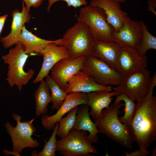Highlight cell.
<instances>
[{
	"label": "cell",
	"instance_id": "cell-1",
	"mask_svg": "<svg viewBox=\"0 0 156 156\" xmlns=\"http://www.w3.org/2000/svg\"><path fill=\"white\" fill-rule=\"evenodd\" d=\"M153 94L149 92L138 101L129 126L133 141L144 151L156 140V97Z\"/></svg>",
	"mask_w": 156,
	"mask_h": 156
},
{
	"label": "cell",
	"instance_id": "cell-12",
	"mask_svg": "<svg viewBox=\"0 0 156 156\" xmlns=\"http://www.w3.org/2000/svg\"><path fill=\"white\" fill-rule=\"evenodd\" d=\"M142 34L140 21H133L127 16L125 18L122 27L118 31H114L112 37L114 42L122 46L137 49L141 43Z\"/></svg>",
	"mask_w": 156,
	"mask_h": 156
},
{
	"label": "cell",
	"instance_id": "cell-35",
	"mask_svg": "<svg viewBox=\"0 0 156 156\" xmlns=\"http://www.w3.org/2000/svg\"><path fill=\"white\" fill-rule=\"evenodd\" d=\"M156 155V146H155L152 151L151 156H155Z\"/></svg>",
	"mask_w": 156,
	"mask_h": 156
},
{
	"label": "cell",
	"instance_id": "cell-5",
	"mask_svg": "<svg viewBox=\"0 0 156 156\" xmlns=\"http://www.w3.org/2000/svg\"><path fill=\"white\" fill-rule=\"evenodd\" d=\"M77 20L88 26L96 40L105 43L114 42L112 37L114 30L108 23L103 9L97 6H85L80 9Z\"/></svg>",
	"mask_w": 156,
	"mask_h": 156
},
{
	"label": "cell",
	"instance_id": "cell-26",
	"mask_svg": "<svg viewBox=\"0 0 156 156\" xmlns=\"http://www.w3.org/2000/svg\"><path fill=\"white\" fill-rule=\"evenodd\" d=\"M140 22L142 28V37L137 49L139 55L142 56L146 55L147 51L150 49H156V37L149 32L146 25L143 21Z\"/></svg>",
	"mask_w": 156,
	"mask_h": 156
},
{
	"label": "cell",
	"instance_id": "cell-34",
	"mask_svg": "<svg viewBox=\"0 0 156 156\" xmlns=\"http://www.w3.org/2000/svg\"><path fill=\"white\" fill-rule=\"evenodd\" d=\"M3 152L4 154L6 155H8L11 154L15 156H19L18 154L12 151H10L6 150H3Z\"/></svg>",
	"mask_w": 156,
	"mask_h": 156
},
{
	"label": "cell",
	"instance_id": "cell-21",
	"mask_svg": "<svg viewBox=\"0 0 156 156\" xmlns=\"http://www.w3.org/2000/svg\"><path fill=\"white\" fill-rule=\"evenodd\" d=\"M55 40H46L35 35L27 30L24 25L19 37L18 43L23 46L26 53L30 55H40V53L49 43Z\"/></svg>",
	"mask_w": 156,
	"mask_h": 156
},
{
	"label": "cell",
	"instance_id": "cell-13",
	"mask_svg": "<svg viewBox=\"0 0 156 156\" xmlns=\"http://www.w3.org/2000/svg\"><path fill=\"white\" fill-rule=\"evenodd\" d=\"M87 94L78 92H72L68 94L62 105L54 115L49 116L46 114L43 115L41 122L45 129L51 130L53 129L57 122L66 113L72 109L83 104H87Z\"/></svg>",
	"mask_w": 156,
	"mask_h": 156
},
{
	"label": "cell",
	"instance_id": "cell-10",
	"mask_svg": "<svg viewBox=\"0 0 156 156\" xmlns=\"http://www.w3.org/2000/svg\"><path fill=\"white\" fill-rule=\"evenodd\" d=\"M146 55L140 56L137 49L122 46L118 57L116 71L123 77L146 68Z\"/></svg>",
	"mask_w": 156,
	"mask_h": 156
},
{
	"label": "cell",
	"instance_id": "cell-15",
	"mask_svg": "<svg viewBox=\"0 0 156 156\" xmlns=\"http://www.w3.org/2000/svg\"><path fill=\"white\" fill-rule=\"evenodd\" d=\"M68 86L65 92L67 94L78 92L87 93L97 91H112L111 86L101 85L86 73L80 70L68 80Z\"/></svg>",
	"mask_w": 156,
	"mask_h": 156
},
{
	"label": "cell",
	"instance_id": "cell-3",
	"mask_svg": "<svg viewBox=\"0 0 156 156\" xmlns=\"http://www.w3.org/2000/svg\"><path fill=\"white\" fill-rule=\"evenodd\" d=\"M95 38L88 26L78 21L69 28L62 38L55 40L53 43L66 47L71 59L91 54L95 41Z\"/></svg>",
	"mask_w": 156,
	"mask_h": 156
},
{
	"label": "cell",
	"instance_id": "cell-24",
	"mask_svg": "<svg viewBox=\"0 0 156 156\" xmlns=\"http://www.w3.org/2000/svg\"><path fill=\"white\" fill-rule=\"evenodd\" d=\"M78 107V106H76L70 111L66 116L62 118L59 121L56 135L61 139L66 137L73 128Z\"/></svg>",
	"mask_w": 156,
	"mask_h": 156
},
{
	"label": "cell",
	"instance_id": "cell-18",
	"mask_svg": "<svg viewBox=\"0 0 156 156\" xmlns=\"http://www.w3.org/2000/svg\"><path fill=\"white\" fill-rule=\"evenodd\" d=\"M87 104L91 107L89 114L95 122L101 116L102 110L108 107L112 101V97L121 94L113 92L97 91L88 93Z\"/></svg>",
	"mask_w": 156,
	"mask_h": 156
},
{
	"label": "cell",
	"instance_id": "cell-9",
	"mask_svg": "<svg viewBox=\"0 0 156 156\" xmlns=\"http://www.w3.org/2000/svg\"><path fill=\"white\" fill-rule=\"evenodd\" d=\"M81 70L103 86H117L123 77L103 60L92 54L86 56Z\"/></svg>",
	"mask_w": 156,
	"mask_h": 156
},
{
	"label": "cell",
	"instance_id": "cell-11",
	"mask_svg": "<svg viewBox=\"0 0 156 156\" xmlns=\"http://www.w3.org/2000/svg\"><path fill=\"white\" fill-rule=\"evenodd\" d=\"M85 58L86 56H83L73 59L70 57L61 59L51 70V77L65 91L68 79L81 69Z\"/></svg>",
	"mask_w": 156,
	"mask_h": 156
},
{
	"label": "cell",
	"instance_id": "cell-27",
	"mask_svg": "<svg viewBox=\"0 0 156 156\" xmlns=\"http://www.w3.org/2000/svg\"><path fill=\"white\" fill-rule=\"evenodd\" d=\"M59 125V122L55 124L51 135L49 140H44L45 144L43 148L40 152L37 153L36 151H33L31 155L34 156H55L56 151L57 140L56 138L57 132Z\"/></svg>",
	"mask_w": 156,
	"mask_h": 156
},
{
	"label": "cell",
	"instance_id": "cell-17",
	"mask_svg": "<svg viewBox=\"0 0 156 156\" xmlns=\"http://www.w3.org/2000/svg\"><path fill=\"white\" fill-rule=\"evenodd\" d=\"M97 6L104 11L108 23L114 31H118L123 26L127 12L122 10L120 2L115 0H92L89 4Z\"/></svg>",
	"mask_w": 156,
	"mask_h": 156
},
{
	"label": "cell",
	"instance_id": "cell-8",
	"mask_svg": "<svg viewBox=\"0 0 156 156\" xmlns=\"http://www.w3.org/2000/svg\"><path fill=\"white\" fill-rule=\"evenodd\" d=\"M150 75L148 69L143 68L123 77L120 82L113 89L133 101H138L148 93Z\"/></svg>",
	"mask_w": 156,
	"mask_h": 156
},
{
	"label": "cell",
	"instance_id": "cell-6",
	"mask_svg": "<svg viewBox=\"0 0 156 156\" xmlns=\"http://www.w3.org/2000/svg\"><path fill=\"white\" fill-rule=\"evenodd\" d=\"M12 116L16 122V126L13 127L8 121L4 123L7 132L12 140V151L21 156V153L25 148L38 147L39 142L31 137L36 131L33 123L35 117L30 120L21 122L22 117L20 115L14 114Z\"/></svg>",
	"mask_w": 156,
	"mask_h": 156
},
{
	"label": "cell",
	"instance_id": "cell-28",
	"mask_svg": "<svg viewBox=\"0 0 156 156\" xmlns=\"http://www.w3.org/2000/svg\"><path fill=\"white\" fill-rule=\"evenodd\" d=\"M60 1L66 2L67 6L69 7L73 6L76 8L83 5L86 6L87 4V0H48L47 12H49L51 7L54 3Z\"/></svg>",
	"mask_w": 156,
	"mask_h": 156
},
{
	"label": "cell",
	"instance_id": "cell-19",
	"mask_svg": "<svg viewBox=\"0 0 156 156\" xmlns=\"http://www.w3.org/2000/svg\"><path fill=\"white\" fill-rule=\"evenodd\" d=\"M122 46L115 42L105 43L96 40L91 54L103 60L116 70L118 60Z\"/></svg>",
	"mask_w": 156,
	"mask_h": 156
},
{
	"label": "cell",
	"instance_id": "cell-29",
	"mask_svg": "<svg viewBox=\"0 0 156 156\" xmlns=\"http://www.w3.org/2000/svg\"><path fill=\"white\" fill-rule=\"evenodd\" d=\"M44 0H23V2L25 4L27 10L30 11V8L31 6L34 8H37L42 4Z\"/></svg>",
	"mask_w": 156,
	"mask_h": 156
},
{
	"label": "cell",
	"instance_id": "cell-31",
	"mask_svg": "<svg viewBox=\"0 0 156 156\" xmlns=\"http://www.w3.org/2000/svg\"><path fill=\"white\" fill-rule=\"evenodd\" d=\"M148 5L147 10L153 13L156 16V12L155 8L156 7V0H149L147 2Z\"/></svg>",
	"mask_w": 156,
	"mask_h": 156
},
{
	"label": "cell",
	"instance_id": "cell-32",
	"mask_svg": "<svg viewBox=\"0 0 156 156\" xmlns=\"http://www.w3.org/2000/svg\"><path fill=\"white\" fill-rule=\"evenodd\" d=\"M156 86V73L151 77L149 84V92H153L154 88Z\"/></svg>",
	"mask_w": 156,
	"mask_h": 156
},
{
	"label": "cell",
	"instance_id": "cell-22",
	"mask_svg": "<svg viewBox=\"0 0 156 156\" xmlns=\"http://www.w3.org/2000/svg\"><path fill=\"white\" fill-rule=\"evenodd\" d=\"M40 84L35 90L34 96L36 103V116H39L46 114L48 104L52 102L50 91L46 80L40 82Z\"/></svg>",
	"mask_w": 156,
	"mask_h": 156
},
{
	"label": "cell",
	"instance_id": "cell-14",
	"mask_svg": "<svg viewBox=\"0 0 156 156\" xmlns=\"http://www.w3.org/2000/svg\"><path fill=\"white\" fill-rule=\"evenodd\" d=\"M40 55L43 56V61L40 70L33 81L34 83H37L43 80L48 75L53 67L59 61L70 57L69 52L66 47L55 44L53 42L48 44L40 51Z\"/></svg>",
	"mask_w": 156,
	"mask_h": 156
},
{
	"label": "cell",
	"instance_id": "cell-7",
	"mask_svg": "<svg viewBox=\"0 0 156 156\" xmlns=\"http://www.w3.org/2000/svg\"><path fill=\"white\" fill-rule=\"evenodd\" d=\"M88 132L73 128L65 138L57 140L56 151L64 156H91L98 154L88 140Z\"/></svg>",
	"mask_w": 156,
	"mask_h": 156
},
{
	"label": "cell",
	"instance_id": "cell-2",
	"mask_svg": "<svg viewBox=\"0 0 156 156\" xmlns=\"http://www.w3.org/2000/svg\"><path fill=\"white\" fill-rule=\"evenodd\" d=\"M123 105L121 101L114 102L102 110L101 116L94 122L100 133L125 148L131 149L133 141L129 127L123 124L118 119L121 113L120 109Z\"/></svg>",
	"mask_w": 156,
	"mask_h": 156
},
{
	"label": "cell",
	"instance_id": "cell-36",
	"mask_svg": "<svg viewBox=\"0 0 156 156\" xmlns=\"http://www.w3.org/2000/svg\"><path fill=\"white\" fill-rule=\"evenodd\" d=\"M120 3H123L125 2L126 0H115Z\"/></svg>",
	"mask_w": 156,
	"mask_h": 156
},
{
	"label": "cell",
	"instance_id": "cell-20",
	"mask_svg": "<svg viewBox=\"0 0 156 156\" xmlns=\"http://www.w3.org/2000/svg\"><path fill=\"white\" fill-rule=\"evenodd\" d=\"M89 107L87 104L81 105L78 107L73 128L77 130H83L89 132L87 138L92 143L97 142V134L100 133V131L97 129L96 123L93 122L90 118L89 113Z\"/></svg>",
	"mask_w": 156,
	"mask_h": 156
},
{
	"label": "cell",
	"instance_id": "cell-23",
	"mask_svg": "<svg viewBox=\"0 0 156 156\" xmlns=\"http://www.w3.org/2000/svg\"><path fill=\"white\" fill-rule=\"evenodd\" d=\"M46 81L51 92V96L53 105L52 109L57 110L62 105L68 94L66 93L53 80L51 76L46 77Z\"/></svg>",
	"mask_w": 156,
	"mask_h": 156
},
{
	"label": "cell",
	"instance_id": "cell-33",
	"mask_svg": "<svg viewBox=\"0 0 156 156\" xmlns=\"http://www.w3.org/2000/svg\"><path fill=\"white\" fill-rule=\"evenodd\" d=\"M8 16V15L7 14L0 16V37L4 26L5 23Z\"/></svg>",
	"mask_w": 156,
	"mask_h": 156
},
{
	"label": "cell",
	"instance_id": "cell-16",
	"mask_svg": "<svg viewBox=\"0 0 156 156\" xmlns=\"http://www.w3.org/2000/svg\"><path fill=\"white\" fill-rule=\"evenodd\" d=\"M12 20L10 33L7 36L0 38V42L5 48H9L18 42L22 28L25 23H29L31 15L24 3L23 2L22 9L14 10L12 14Z\"/></svg>",
	"mask_w": 156,
	"mask_h": 156
},
{
	"label": "cell",
	"instance_id": "cell-30",
	"mask_svg": "<svg viewBox=\"0 0 156 156\" xmlns=\"http://www.w3.org/2000/svg\"><path fill=\"white\" fill-rule=\"evenodd\" d=\"M151 152L150 151L148 150L146 151H143L140 149L138 151L136 149L135 151L128 153L125 151L126 155L125 156H146Z\"/></svg>",
	"mask_w": 156,
	"mask_h": 156
},
{
	"label": "cell",
	"instance_id": "cell-25",
	"mask_svg": "<svg viewBox=\"0 0 156 156\" xmlns=\"http://www.w3.org/2000/svg\"><path fill=\"white\" fill-rule=\"evenodd\" d=\"M122 101L124 102V114L121 117H119L118 119L123 124L129 127L135 111L136 104L135 101L122 94L116 96L114 102H119Z\"/></svg>",
	"mask_w": 156,
	"mask_h": 156
},
{
	"label": "cell",
	"instance_id": "cell-4",
	"mask_svg": "<svg viewBox=\"0 0 156 156\" xmlns=\"http://www.w3.org/2000/svg\"><path fill=\"white\" fill-rule=\"evenodd\" d=\"M29 56L27 54L23 45L20 43L15 44L8 53L3 55L1 59L4 63L8 65L6 80L11 87L16 85L21 91L23 86L27 84L33 78L34 71L29 69L27 72L24 66Z\"/></svg>",
	"mask_w": 156,
	"mask_h": 156
}]
</instances>
